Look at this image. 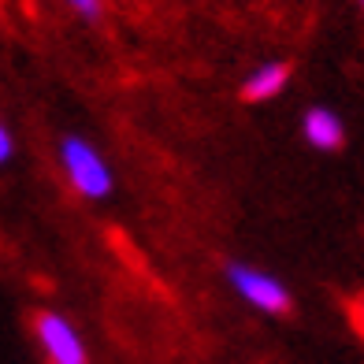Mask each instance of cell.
<instances>
[{
	"instance_id": "obj_1",
	"label": "cell",
	"mask_w": 364,
	"mask_h": 364,
	"mask_svg": "<svg viewBox=\"0 0 364 364\" xmlns=\"http://www.w3.org/2000/svg\"><path fill=\"white\" fill-rule=\"evenodd\" d=\"M56 156H60V171L68 178V186L86 197V201H108L112 190H115V175L108 168L105 153L97 149L90 138L82 134H63L56 145Z\"/></svg>"
},
{
	"instance_id": "obj_2",
	"label": "cell",
	"mask_w": 364,
	"mask_h": 364,
	"mask_svg": "<svg viewBox=\"0 0 364 364\" xmlns=\"http://www.w3.org/2000/svg\"><path fill=\"white\" fill-rule=\"evenodd\" d=\"M223 279L227 287L235 290L242 301H250L253 309L268 312V316H287L294 309V294L279 275L257 268V264H245V260H223Z\"/></svg>"
},
{
	"instance_id": "obj_3",
	"label": "cell",
	"mask_w": 364,
	"mask_h": 364,
	"mask_svg": "<svg viewBox=\"0 0 364 364\" xmlns=\"http://www.w3.org/2000/svg\"><path fill=\"white\" fill-rule=\"evenodd\" d=\"M34 338L45 364H90V350L82 331L56 309H41L34 316Z\"/></svg>"
},
{
	"instance_id": "obj_4",
	"label": "cell",
	"mask_w": 364,
	"mask_h": 364,
	"mask_svg": "<svg viewBox=\"0 0 364 364\" xmlns=\"http://www.w3.org/2000/svg\"><path fill=\"white\" fill-rule=\"evenodd\" d=\"M301 138L316 149V153H335V149L346 145V123H342L338 112L316 105L301 115Z\"/></svg>"
},
{
	"instance_id": "obj_5",
	"label": "cell",
	"mask_w": 364,
	"mask_h": 364,
	"mask_svg": "<svg viewBox=\"0 0 364 364\" xmlns=\"http://www.w3.org/2000/svg\"><path fill=\"white\" fill-rule=\"evenodd\" d=\"M287 82H290V63H287V60L260 63V68L250 71V78L242 82V101L264 105V101H272V97L283 93V90H287Z\"/></svg>"
},
{
	"instance_id": "obj_6",
	"label": "cell",
	"mask_w": 364,
	"mask_h": 364,
	"mask_svg": "<svg viewBox=\"0 0 364 364\" xmlns=\"http://www.w3.org/2000/svg\"><path fill=\"white\" fill-rule=\"evenodd\" d=\"M68 8H71V11H78L82 19H101L105 0H68Z\"/></svg>"
},
{
	"instance_id": "obj_7",
	"label": "cell",
	"mask_w": 364,
	"mask_h": 364,
	"mask_svg": "<svg viewBox=\"0 0 364 364\" xmlns=\"http://www.w3.org/2000/svg\"><path fill=\"white\" fill-rule=\"evenodd\" d=\"M15 156V138H11V130H8V123L0 119V168Z\"/></svg>"
},
{
	"instance_id": "obj_8",
	"label": "cell",
	"mask_w": 364,
	"mask_h": 364,
	"mask_svg": "<svg viewBox=\"0 0 364 364\" xmlns=\"http://www.w3.org/2000/svg\"><path fill=\"white\" fill-rule=\"evenodd\" d=\"M350 323L357 327V335L364 338V294H357L350 301Z\"/></svg>"
},
{
	"instance_id": "obj_9",
	"label": "cell",
	"mask_w": 364,
	"mask_h": 364,
	"mask_svg": "<svg viewBox=\"0 0 364 364\" xmlns=\"http://www.w3.org/2000/svg\"><path fill=\"white\" fill-rule=\"evenodd\" d=\"M357 4H360V8H364V0H357Z\"/></svg>"
}]
</instances>
